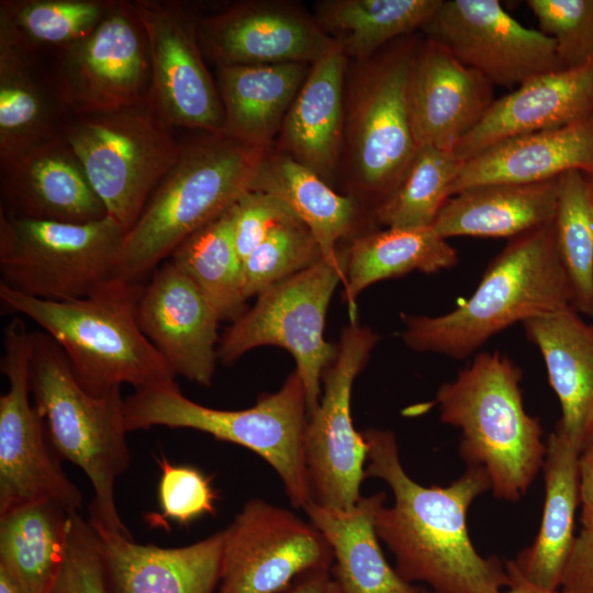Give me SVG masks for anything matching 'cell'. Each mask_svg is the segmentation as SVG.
I'll return each instance as SVG.
<instances>
[{"mask_svg": "<svg viewBox=\"0 0 593 593\" xmlns=\"http://www.w3.org/2000/svg\"><path fill=\"white\" fill-rule=\"evenodd\" d=\"M418 593H436L432 590L418 589Z\"/></svg>", "mask_w": 593, "mask_h": 593, "instance_id": "cell-52", "label": "cell"}, {"mask_svg": "<svg viewBox=\"0 0 593 593\" xmlns=\"http://www.w3.org/2000/svg\"><path fill=\"white\" fill-rule=\"evenodd\" d=\"M422 31L494 87L517 88L564 69L553 40L521 24L497 0H441Z\"/></svg>", "mask_w": 593, "mask_h": 593, "instance_id": "cell-17", "label": "cell"}, {"mask_svg": "<svg viewBox=\"0 0 593 593\" xmlns=\"http://www.w3.org/2000/svg\"><path fill=\"white\" fill-rule=\"evenodd\" d=\"M112 1H2L0 31L32 53L34 46L60 49L88 35L112 7Z\"/></svg>", "mask_w": 593, "mask_h": 593, "instance_id": "cell-39", "label": "cell"}, {"mask_svg": "<svg viewBox=\"0 0 593 593\" xmlns=\"http://www.w3.org/2000/svg\"><path fill=\"white\" fill-rule=\"evenodd\" d=\"M307 65L219 67L217 89L224 110V132L249 146L267 150L310 71Z\"/></svg>", "mask_w": 593, "mask_h": 593, "instance_id": "cell-31", "label": "cell"}, {"mask_svg": "<svg viewBox=\"0 0 593 593\" xmlns=\"http://www.w3.org/2000/svg\"><path fill=\"white\" fill-rule=\"evenodd\" d=\"M505 570L507 573V591H499L496 593H563L560 589L552 590L541 585H538L528 580L518 569L514 561H507L505 563Z\"/></svg>", "mask_w": 593, "mask_h": 593, "instance_id": "cell-47", "label": "cell"}, {"mask_svg": "<svg viewBox=\"0 0 593 593\" xmlns=\"http://www.w3.org/2000/svg\"><path fill=\"white\" fill-rule=\"evenodd\" d=\"M58 101L75 115L118 111L149 99L150 66L131 2H113L85 37L60 49Z\"/></svg>", "mask_w": 593, "mask_h": 593, "instance_id": "cell-15", "label": "cell"}, {"mask_svg": "<svg viewBox=\"0 0 593 593\" xmlns=\"http://www.w3.org/2000/svg\"><path fill=\"white\" fill-rule=\"evenodd\" d=\"M563 593H593V529L575 536L561 579Z\"/></svg>", "mask_w": 593, "mask_h": 593, "instance_id": "cell-45", "label": "cell"}, {"mask_svg": "<svg viewBox=\"0 0 593 593\" xmlns=\"http://www.w3.org/2000/svg\"><path fill=\"white\" fill-rule=\"evenodd\" d=\"M307 419L305 391L295 370L280 390L262 394L244 410L203 406L188 399L175 381L124 399L127 433L154 426L188 428L245 447L273 468L295 508L313 501L305 456Z\"/></svg>", "mask_w": 593, "mask_h": 593, "instance_id": "cell-7", "label": "cell"}, {"mask_svg": "<svg viewBox=\"0 0 593 593\" xmlns=\"http://www.w3.org/2000/svg\"><path fill=\"white\" fill-rule=\"evenodd\" d=\"M522 370L499 351L480 353L436 392L440 421L461 432L459 452L482 467L491 491L518 501L542 468L547 446L523 402Z\"/></svg>", "mask_w": 593, "mask_h": 593, "instance_id": "cell-5", "label": "cell"}, {"mask_svg": "<svg viewBox=\"0 0 593 593\" xmlns=\"http://www.w3.org/2000/svg\"><path fill=\"white\" fill-rule=\"evenodd\" d=\"M150 66L149 100L171 127L224 132V110L203 61L199 23L181 4L135 0Z\"/></svg>", "mask_w": 593, "mask_h": 593, "instance_id": "cell-16", "label": "cell"}, {"mask_svg": "<svg viewBox=\"0 0 593 593\" xmlns=\"http://www.w3.org/2000/svg\"><path fill=\"white\" fill-rule=\"evenodd\" d=\"M126 231L110 216L64 223L0 213L1 282L25 295L67 301L116 277Z\"/></svg>", "mask_w": 593, "mask_h": 593, "instance_id": "cell-9", "label": "cell"}, {"mask_svg": "<svg viewBox=\"0 0 593 593\" xmlns=\"http://www.w3.org/2000/svg\"><path fill=\"white\" fill-rule=\"evenodd\" d=\"M223 532L216 593H280L302 575L329 570L324 536L310 522L262 499L248 500Z\"/></svg>", "mask_w": 593, "mask_h": 593, "instance_id": "cell-14", "label": "cell"}, {"mask_svg": "<svg viewBox=\"0 0 593 593\" xmlns=\"http://www.w3.org/2000/svg\"><path fill=\"white\" fill-rule=\"evenodd\" d=\"M70 517L53 502L27 503L0 514V569L20 593L52 592L66 555Z\"/></svg>", "mask_w": 593, "mask_h": 593, "instance_id": "cell-33", "label": "cell"}, {"mask_svg": "<svg viewBox=\"0 0 593 593\" xmlns=\"http://www.w3.org/2000/svg\"><path fill=\"white\" fill-rule=\"evenodd\" d=\"M0 161L5 213L77 224L108 216L63 131Z\"/></svg>", "mask_w": 593, "mask_h": 593, "instance_id": "cell-21", "label": "cell"}, {"mask_svg": "<svg viewBox=\"0 0 593 593\" xmlns=\"http://www.w3.org/2000/svg\"><path fill=\"white\" fill-rule=\"evenodd\" d=\"M30 389L54 450L90 480V524L133 538L114 502L116 478L130 465L121 388L88 393L60 347L44 332H32Z\"/></svg>", "mask_w": 593, "mask_h": 593, "instance_id": "cell-6", "label": "cell"}, {"mask_svg": "<svg viewBox=\"0 0 593 593\" xmlns=\"http://www.w3.org/2000/svg\"><path fill=\"white\" fill-rule=\"evenodd\" d=\"M0 593H20L11 578L0 569Z\"/></svg>", "mask_w": 593, "mask_h": 593, "instance_id": "cell-49", "label": "cell"}, {"mask_svg": "<svg viewBox=\"0 0 593 593\" xmlns=\"http://www.w3.org/2000/svg\"><path fill=\"white\" fill-rule=\"evenodd\" d=\"M522 325L559 400L561 416L555 430L582 448L593 433V324L566 306Z\"/></svg>", "mask_w": 593, "mask_h": 593, "instance_id": "cell-25", "label": "cell"}, {"mask_svg": "<svg viewBox=\"0 0 593 593\" xmlns=\"http://www.w3.org/2000/svg\"><path fill=\"white\" fill-rule=\"evenodd\" d=\"M63 135L108 216L126 232L181 150L149 99L113 112L75 115Z\"/></svg>", "mask_w": 593, "mask_h": 593, "instance_id": "cell-8", "label": "cell"}, {"mask_svg": "<svg viewBox=\"0 0 593 593\" xmlns=\"http://www.w3.org/2000/svg\"><path fill=\"white\" fill-rule=\"evenodd\" d=\"M32 332L19 317L3 331L1 372L9 390L0 396V514L19 505L53 502L76 513L82 502L54 450L43 418L31 403Z\"/></svg>", "mask_w": 593, "mask_h": 593, "instance_id": "cell-12", "label": "cell"}, {"mask_svg": "<svg viewBox=\"0 0 593 593\" xmlns=\"http://www.w3.org/2000/svg\"><path fill=\"white\" fill-rule=\"evenodd\" d=\"M168 259L190 278L221 321L233 323L247 311L232 206L189 236Z\"/></svg>", "mask_w": 593, "mask_h": 593, "instance_id": "cell-35", "label": "cell"}, {"mask_svg": "<svg viewBox=\"0 0 593 593\" xmlns=\"http://www.w3.org/2000/svg\"><path fill=\"white\" fill-rule=\"evenodd\" d=\"M93 528L110 593H216L223 532L188 546L161 548Z\"/></svg>", "mask_w": 593, "mask_h": 593, "instance_id": "cell-23", "label": "cell"}, {"mask_svg": "<svg viewBox=\"0 0 593 593\" xmlns=\"http://www.w3.org/2000/svg\"><path fill=\"white\" fill-rule=\"evenodd\" d=\"M421 41L410 35L367 59L350 111L349 137L359 203L372 214L400 182L418 146L409 82Z\"/></svg>", "mask_w": 593, "mask_h": 593, "instance_id": "cell-11", "label": "cell"}, {"mask_svg": "<svg viewBox=\"0 0 593 593\" xmlns=\"http://www.w3.org/2000/svg\"><path fill=\"white\" fill-rule=\"evenodd\" d=\"M329 581V570L312 571L299 578L286 593H324Z\"/></svg>", "mask_w": 593, "mask_h": 593, "instance_id": "cell-48", "label": "cell"}, {"mask_svg": "<svg viewBox=\"0 0 593 593\" xmlns=\"http://www.w3.org/2000/svg\"><path fill=\"white\" fill-rule=\"evenodd\" d=\"M345 273L346 260L335 266L321 259L259 294L254 306L223 333L219 359L231 363L267 345L288 350L312 414L320 403L323 374L337 355V345L326 340L324 327L331 299Z\"/></svg>", "mask_w": 593, "mask_h": 593, "instance_id": "cell-10", "label": "cell"}, {"mask_svg": "<svg viewBox=\"0 0 593 593\" xmlns=\"http://www.w3.org/2000/svg\"><path fill=\"white\" fill-rule=\"evenodd\" d=\"M157 462L161 470L158 484L161 513L149 517L153 525H163L165 519L188 525L204 514L215 513L217 496L203 472L192 466L172 465L164 454Z\"/></svg>", "mask_w": 593, "mask_h": 593, "instance_id": "cell-42", "label": "cell"}, {"mask_svg": "<svg viewBox=\"0 0 593 593\" xmlns=\"http://www.w3.org/2000/svg\"><path fill=\"white\" fill-rule=\"evenodd\" d=\"M385 502L387 494L379 492L361 496L349 510L315 501L303 508L332 549L335 580L344 593H418L389 564L379 545L376 516Z\"/></svg>", "mask_w": 593, "mask_h": 593, "instance_id": "cell-29", "label": "cell"}, {"mask_svg": "<svg viewBox=\"0 0 593 593\" xmlns=\"http://www.w3.org/2000/svg\"><path fill=\"white\" fill-rule=\"evenodd\" d=\"M441 0H332L318 4V24L338 34L346 56L367 60L422 30Z\"/></svg>", "mask_w": 593, "mask_h": 593, "instance_id": "cell-34", "label": "cell"}, {"mask_svg": "<svg viewBox=\"0 0 593 593\" xmlns=\"http://www.w3.org/2000/svg\"><path fill=\"white\" fill-rule=\"evenodd\" d=\"M539 31L553 40L562 68L593 60V0H528Z\"/></svg>", "mask_w": 593, "mask_h": 593, "instance_id": "cell-41", "label": "cell"}, {"mask_svg": "<svg viewBox=\"0 0 593 593\" xmlns=\"http://www.w3.org/2000/svg\"><path fill=\"white\" fill-rule=\"evenodd\" d=\"M361 433L368 446L365 477L383 480L393 494L392 505L384 503L377 513L376 530L401 578L436 593H496L506 586L505 567L478 552L467 527L469 507L491 490L485 470L467 466L447 486H424L405 472L391 430Z\"/></svg>", "mask_w": 593, "mask_h": 593, "instance_id": "cell-1", "label": "cell"}, {"mask_svg": "<svg viewBox=\"0 0 593 593\" xmlns=\"http://www.w3.org/2000/svg\"><path fill=\"white\" fill-rule=\"evenodd\" d=\"M494 86L448 48L426 37L412 64L409 105L417 146L454 150L495 101Z\"/></svg>", "mask_w": 593, "mask_h": 593, "instance_id": "cell-19", "label": "cell"}, {"mask_svg": "<svg viewBox=\"0 0 593 593\" xmlns=\"http://www.w3.org/2000/svg\"><path fill=\"white\" fill-rule=\"evenodd\" d=\"M379 337L357 322L342 332L337 355L323 374L317 409L309 415L305 456L313 501L349 510L361 499L368 446L351 418V391Z\"/></svg>", "mask_w": 593, "mask_h": 593, "instance_id": "cell-13", "label": "cell"}, {"mask_svg": "<svg viewBox=\"0 0 593 593\" xmlns=\"http://www.w3.org/2000/svg\"><path fill=\"white\" fill-rule=\"evenodd\" d=\"M579 499L582 529H593V433L579 455Z\"/></svg>", "mask_w": 593, "mask_h": 593, "instance_id": "cell-46", "label": "cell"}, {"mask_svg": "<svg viewBox=\"0 0 593 593\" xmlns=\"http://www.w3.org/2000/svg\"><path fill=\"white\" fill-rule=\"evenodd\" d=\"M199 41L219 67L313 65L336 44L318 23L293 9L254 3L201 22Z\"/></svg>", "mask_w": 593, "mask_h": 593, "instance_id": "cell-20", "label": "cell"}, {"mask_svg": "<svg viewBox=\"0 0 593 593\" xmlns=\"http://www.w3.org/2000/svg\"><path fill=\"white\" fill-rule=\"evenodd\" d=\"M546 446L540 527L533 545L514 562L532 582L558 590L575 539L581 446L556 430L549 435Z\"/></svg>", "mask_w": 593, "mask_h": 593, "instance_id": "cell-30", "label": "cell"}, {"mask_svg": "<svg viewBox=\"0 0 593 593\" xmlns=\"http://www.w3.org/2000/svg\"><path fill=\"white\" fill-rule=\"evenodd\" d=\"M52 103L31 72V54L0 32V158L61 133Z\"/></svg>", "mask_w": 593, "mask_h": 593, "instance_id": "cell-36", "label": "cell"}, {"mask_svg": "<svg viewBox=\"0 0 593 593\" xmlns=\"http://www.w3.org/2000/svg\"><path fill=\"white\" fill-rule=\"evenodd\" d=\"M324 593H344L336 580L331 579Z\"/></svg>", "mask_w": 593, "mask_h": 593, "instance_id": "cell-50", "label": "cell"}, {"mask_svg": "<svg viewBox=\"0 0 593 593\" xmlns=\"http://www.w3.org/2000/svg\"><path fill=\"white\" fill-rule=\"evenodd\" d=\"M457 250L433 227L372 230L346 247L344 299L350 323H356V301L371 284L413 271L435 273L458 264Z\"/></svg>", "mask_w": 593, "mask_h": 593, "instance_id": "cell-32", "label": "cell"}, {"mask_svg": "<svg viewBox=\"0 0 593 593\" xmlns=\"http://www.w3.org/2000/svg\"><path fill=\"white\" fill-rule=\"evenodd\" d=\"M249 189L281 199L311 231L323 259L332 265L346 260V248L337 246L340 240L358 236V227L372 231L362 224L366 219L374 221L373 217L366 216V209L353 195L337 193L322 177L284 152L264 155Z\"/></svg>", "mask_w": 593, "mask_h": 593, "instance_id": "cell-26", "label": "cell"}, {"mask_svg": "<svg viewBox=\"0 0 593 593\" xmlns=\"http://www.w3.org/2000/svg\"><path fill=\"white\" fill-rule=\"evenodd\" d=\"M51 593H110L98 533L77 512L70 517L66 555Z\"/></svg>", "mask_w": 593, "mask_h": 593, "instance_id": "cell-43", "label": "cell"}, {"mask_svg": "<svg viewBox=\"0 0 593 593\" xmlns=\"http://www.w3.org/2000/svg\"><path fill=\"white\" fill-rule=\"evenodd\" d=\"M267 150L222 133L181 145L178 159L126 232L116 277L141 282L249 189Z\"/></svg>", "mask_w": 593, "mask_h": 593, "instance_id": "cell-4", "label": "cell"}, {"mask_svg": "<svg viewBox=\"0 0 593 593\" xmlns=\"http://www.w3.org/2000/svg\"><path fill=\"white\" fill-rule=\"evenodd\" d=\"M566 306H571L570 291L552 222L510 239L471 296L454 310L402 314L401 338L415 351L463 359L507 327Z\"/></svg>", "mask_w": 593, "mask_h": 593, "instance_id": "cell-3", "label": "cell"}, {"mask_svg": "<svg viewBox=\"0 0 593 593\" xmlns=\"http://www.w3.org/2000/svg\"><path fill=\"white\" fill-rule=\"evenodd\" d=\"M592 114L593 60L539 75L496 99L452 152L466 161L506 138L564 126Z\"/></svg>", "mask_w": 593, "mask_h": 593, "instance_id": "cell-22", "label": "cell"}, {"mask_svg": "<svg viewBox=\"0 0 593 593\" xmlns=\"http://www.w3.org/2000/svg\"><path fill=\"white\" fill-rule=\"evenodd\" d=\"M462 164L451 150L419 146L395 189L374 210L376 223L393 228L433 227Z\"/></svg>", "mask_w": 593, "mask_h": 593, "instance_id": "cell-38", "label": "cell"}, {"mask_svg": "<svg viewBox=\"0 0 593 593\" xmlns=\"http://www.w3.org/2000/svg\"><path fill=\"white\" fill-rule=\"evenodd\" d=\"M143 290L141 282L113 277L86 296L48 301L0 282V299L60 347L88 393L102 395L122 384L137 391L175 381L174 372L138 325Z\"/></svg>", "mask_w": 593, "mask_h": 593, "instance_id": "cell-2", "label": "cell"}, {"mask_svg": "<svg viewBox=\"0 0 593 593\" xmlns=\"http://www.w3.org/2000/svg\"><path fill=\"white\" fill-rule=\"evenodd\" d=\"M346 57L336 42L312 65L281 126L282 152L325 181L342 147Z\"/></svg>", "mask_w": 593, "mask_h": 593, "instance_id": "cell-27", "label": "cell"}, {"mask_svg": "<svg viewBox=\"0 0 593 593\" xmlns=\"http://www.w3.org/2000/svg\"><path fill=\"white\" fill-rule=\"evenodd\" d=\"M558 178L533 183H488L450 197L433 228L445 239L457 236L512 239L553 222Z\"/></svg>", "mask_w": 593, "mask_h": 593, "instance_id": "cell-28", "label": "cell"}, {"mask_svg": "<svg viewBox=\"0 0 593 593\" xmlns=\"http://www.w3.org/2000/svg\"><path fill=\"white\" fill-rule=\"evenodd\" d=\"M220 317L170 259L154 272L137 304V322L174 374L209 387L215 372Z\"/></svg>", "mask_w": 593, "mask_h": 593, "instance_id": "cell-18", "label": "cell"}, {"mask_svg": "<svg viewBox=\"0 0 593 593\" xmlns=\"http://www.w3.org/2000/svg\"><path fill=\"white\" fill-rule=\"evenodd\" d=\"M553 231L571 306L593 318V192L584 172L558 177Z\"/></svg>", "mask_w": 593, "mask_h": 593, "instance_id": "cell-37", "label": "cell"}, {"mask_svg": "<svg viewBox=\"0 0 593 593\" xmlns=\"http://www.w3.org/2000/svg\"><path fill=\"white\" fill-rule=\"evenodd\" d=\"M589 183H590V187H591V190L593 192V169L588 171V172H584Z\"/></svg>", "mask_w": 593, "mask_h": 593, "instance_id": "cell-51", "label": "cell"}, {"mask_svg": "<svg viewBox=\"0 0 593 593\" xmlns=\"http://www.w3.org/2000/svg\"><path fill=\"white\" fill-rule=\"evenodd\" d=\"M321 259V248L311 231L299 219L283 222L243 260L244 298L258 296Z\"/></svg>", "mask_w": 593, "mask_h": 593, "instance_id": "cell-40", "label": "cell"}, {"mask_svg": "<svg viewBox=\"0 0 593 593\" xmlns=\"http://www.w3.org/2000/svg\"><path fill=\"white\" fill-rule=\"evenodd\" d=\"M234 237L244 260L277 225L298 219L291 209L272 193L245 191L232 205Z\"/></svg>", "mask_w": 593, "mask_h": 593, "instance_id": "cell-44", "label": "cell"}, {"mask_svg": "<svg viewBox=\"0 0 593 593\" xmlns=\"http://www.w3.org/2000/svg\"><path fill=\"white\" fill-rule=\"evenodd\" d=\"M593 169V114L574 123L501 141L463 161L451 197L488 183L548 181Z\"/></svg>", "mask_w": 593, "mask_h": 593, "instance_id": "cell-24", "label": "cell"}]
</instances>
